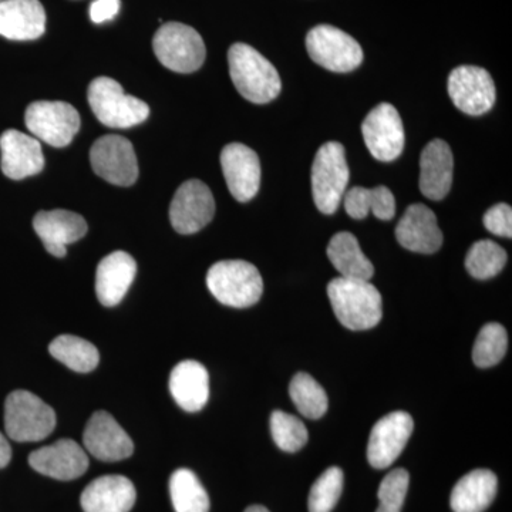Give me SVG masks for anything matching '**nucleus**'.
Segmentation results:
<instances>
[{
  "mask_svg": "<svg viewBox=\"0 0 512 512\" xmlns=\"http://www.w3.org/2000/svg\"><path fill=\"white\" fill-rule=\"evenodd\" d=\"M215 215L214 195L207 184L188 180L175 192L170 207L171 225L178 234L191 235L207 227Z\"/></svg>",
  "mask_w": 512,
  "mask_h": 512,
  "instance_id": "obj_13",
  "label": "nucleus"
},
{
  "mask_svg": "<svg viewBox=\"0 0 512 512\" xmlns=\"http://www.w3.org/2000/svg\"><path fill=\"white\" fill-rule=\"evenodd\" d=\"M413 429V417L406 412H393L377 421L367 444L370 466L376 470L392 466L406 448Z\"/></svg>",
  "mask_w": 512,
  "mask_h": 512,
  "instance_id": "obj_14",
  "label": "nucleus"
},
{
  "mask_svg": "<svg viewBox=\"0 0 512 512\" xmlns=\"http://www.w3.org/2000/svg\"><path fill=\"white\" fill-rule=\"evenodd\" d=\"M29 464L43 476L72 481L86 473L89 457L76 441L63 439L33 451L29 456Z\"/></svg>",
  "mask_w": 512,
  "mask_h": 512,
  "instance_id": "obj_17",
  "label": "nucleus"
},
{
  "mask_svg": "<svg viewBox=\"0 0 512 512\" xmlns=\"http://www.w3.org/2000/svg\"><path fill=\"white\" fill-rule=\"evenodd\" d=\"M271 433L276 446L285 453H296L308 443V430L298 417L281 410L271 416Z\"/></svg>",
  "mask_w": 512,
  "mask_h": 512,
  "instance_id": "obj_34",
  "label": "nucleus"
},
{
  "mask_svg": "<svg viewBox=\"0 0 512 512\" xmlns=\"http://www.w3.org/2000/svg\"><path fill=\"white\" fill-rule=\"evenodd\" d=\"M410 476L403 468L390 471L380 483L377 497L380 505L376 512H402L407 490H409Z\"/></svg>",
  "mask_w": 512,
  "mask_h": 512,
  "instance_id": "obj_36",
  "label": "nucleus"
},
{
  "mask_svg": "<svg viewBox=\"0 0 512 512\" xmlns=\"http://www.w3.org/2000/svg\"><path fill=\"white\" fill-rule=\"evenodd\" d=\"M345 210L353 220H365L369 212L383 221L396 215V200L387 187H353L345 192Z\"/></svg>",
  "mask_w": 512,
  "mask_h": 512,
  "instance_id": "obj_28",
  "label": "nucleus"
},
{
  "mask_svg": "<svg viewBox=\"0 0 512 512\" xmlns=\"http://www.w3.org/2000/svg\"><path fill=\"white\" fill-rule=\"evenodd\" d=\"M484 227L497 237H512V210L510 205L497 204L485 212Z\"/></svg>",
  "mask_w": 512,
  "mask_h": 512,
  "instance_id": "obj_37",
  "label": "nucleus"
},
{
  "mask_svg": "<svg viewBox=\"0 0 512 512\" xmlns=\"http://www.w3.org/2000/svg\"><path fill=\"white\" fill-rule=\"evenodd\" d=\"M26 127L37 140L62 148L72 143L80 130V114L66 101H35L25 114Z\"/></svg>",
  "mask_w": 512,
  "mask_h": 512,
  "instance_id": "obj_8",
  "label": "nucleus"
},
{
  "mask_svg": "<svg viewBox=\"0 0 512 512\" xmlns=\"http://www.w3.org/2000/svg\"><path fill=\"white\" fill-rule=\"evenodd\" d=\"M221 167L232 197L239 202H248L258 194L261 185V163L252 148L241 143L224 147Z\"/></svg>",
  "mask_w": 512,
  "mask_h": 512,
  "instance_id": "obj_15",
  "label": "nucleus"
},
{
  "mask_svg": "<svg viewBox=\"0 0 512 512\" xmlns=\"http://www.w3.org/2000/svg\"><path fill=\"white\" fill-rule=\"evenodd\" d=\"M507 259V252L503 247L490 239H483L477 241L468 251L466 268L473 278L485 281L500 274L507 264Z\"/></svg>",
  "mask_w": 512,
  "mask_h": 512,
  "instance_id": "obj_32",
  "label": "nucleus"
},
{
  "mask_svg": "<svg viewBox=\"0 0 512 512\" xmlns=\"http://www.w3.org/2000/svg\"><path fill=\"white\" fill-rule=\"evenodd\" d=\"M170 495L175 512H210V497L188 468L174 471L170 478Z\"/></svg>",
  "mask_w": 512,
  "mask_h": 512,
  "instance_id": "obj_30",
  "label": "nucleus"
},
{
  "mask_svg": "<svg viewBox=\"0 0 512 512\" xmlns=\"http://www.w3.org/2000/svg\"><path fill=\"white\" fill-rule=\"evenodd\" d=\"M136 498V487L127 477L103 476L84 488L80 504L84 512H130Z\"/></svg>",
  "mask_w": 512,
  "mask_h": 512,
  "instance_id": "obj_24",
  "label": "nucleus"
},
{
  "mask_svg": "<svg viewBox=\"0 0 512 512\" xmlns=\"http://www.w3.org/2000/svg\"><path fill=\"white\" fill-rule=\"evenodd\" d=\"M448 96L468 116H483L495 104V84L483 67L458 66L448 76Z\"/></svg>",
  "mask_w": 512,
  "mask_h": 512,
  "instance_id": "obj_11",
  "label": "nucleus"
},
{
  "mask_svg": "<svg viewBox=\"0 0 512 512\" xmlns=\"http://www.w3.org/2000/svg\"><path fill=\"white\" fill-rule=\"evenodd\" d=\"M363 140L367 150L376 160L390 163L402 156L404 150V127L396 107L382 103L375 107L362 124Z\"/></svg>",
  "mask_w": 512,
  "mask_h": 512,
  "instance_id": "obj_12",
  "label": "nucleus"
},
{
  "mask_svg": "<svg viewBox=\"0 0 512 512\" xmlns=\"http://www.w3.org/2000/svg\"><path fill=\"white\" fill-rule=\"evenodd\" d=\"M46 12L39 0H0V36L36 40L45 33Z\"/></svg>",
  "mask_w": 512,
  "mask_h": 512,
  "instance_id": "obj_21",
  "label": "nucleus"
},
{
  "mask_svg": "<svg viewBox=\"0 0 512 512\" xmlns=\"http://www.w3.org/2000/svg\"><path fill=\"white\" fill-rule=\"evenodd\" d=\"M0 150L2 171L10 180L32 177L45 167V156L39 140L18 130H6L0 136Z\"/></svg>",
  "mask_w": 512,
  "mask_h": 512,
  "instance_id": "obj_20",
  "label": "nucleus"
},
{
  "mask_svg": "<svg viewBox=\"0 0 512 512\" xmlns=\"http://www.w3.org/2000/svg\"><path fill=\"white\" fill-rule=\"evenodd\" d=\"M343 471L330 467L312 485L309 494V512H330L338 504L343 491Z\"/></svg>",
  "mask_w": 512,
  "mask_h": 512,
  "instance_id": "obj_35",
  "label": "nucleus"
},
{
  "mask_svg": "<svg viewBox=\"0 0 512 512\" xmlns=\"http://www.w3.org/2000/svg\"><path fill=\"white\" fill-rule=\"evenodd\" d=\"M207 286L214 298L231 308H249L261 299L264 281L255 265L241 259L211 266Z\"/></svg>",
  "mask_w": 512,
  "mask_h": 512,
  "instance_id": "obj_3",
  "label": "nucleus"
},
{
  "mask_svg": "<svg viewBox=\"0 0 512 512\" xmlns=\"http://www.w3.org/2000/svg\"><path fill=\"white\" fill-rule=\"evenodd\" d=\"M93 171L107 183L130 187L138 178V163L133 144L127 138L107 134L94 141L90 150Z\"/></svg>",
  "mask_w": 512,
  "mask_h": 512,
  "instance_id": "obj_10",
  "label": "nucleus"
},
{
  "mask_svg": "<svg viewBox=\"0 0 512 512\" xmlns=\"http://www.w3.org/2000/svg\"><path fill=\"white\" fill-rule=\"evenodd\" d=\"M289 396L306 419L318 420L328 412V394L308 373H298L293 377Z\"/></svg>",
  "mask_w": 512,
  "mask_h": 512,
  "instance_id": "obj_31",
  "label": "nucleus"
},
{
  "mask_svg": "<svg viewBox=\"0 0 512 512\" xmlns=\"http://www.w3.org/2000/svg\"><path fill=\"white\" fill-rule=\"evenodd\" d=\"M507 349V330L500 323H488L480 330L476 343H474V363L481 369L498 365L504 359Z\"/></svg>",
  "mask_w": 512,
  "mask_h": 512,
  "instance_id": "obj_33",
  "label": "nucleus"
},
{
  "mask_svg": "<svg viewBox=\"0 0 512 512\" xmlns=\"http://www.w3.org/2000/svg\"><path fill=\"white\" fill-rule=\"evenodd\" d=\"M454 160L446 141L433 140L420 157V191L431 201H440L453 184Z\"/></svg>",
  "mask_w": 512,
  "mask_h": 512,
  "instance_id": "obj_23",
  "label": "nucleus"
},
{
  "mask_svg": "<svg viewBox=\"0 0 512 512\" xmlns=\"http://www.w3.org/2000/svg\"><path fill=\"white\" fill-rule=\"evenodd\" d=\"M120 0H96L90 8V18L94 23H103L119 15Z\"/></svg>",
  "mask_w": 512,
  "mask_h": 512,
  "instance_id": "obj_38",
  "label": "nucleus"
},
{
  "mask_svg": "<svg viewBox=\"0 0 512 512\" xmlns=\"http://www.w3.org/2000/svg\"><path fill=\"white\" fill-rule=\"evenodd\" d=\"M83 443L94 458L107 463L126 460L134 451L130 436L110 413L103 410L94 413L87 421Z\"/></svg>",
  "mask_w": 512,
  "mask_h": 512,
  "instance_id": "obj_16",
  "label": "nucleus"
},
{
  "mask_svg": "<svg viewBox=\"0 0 512 512\" xmlns=\"http://www.w3.org/2000/svg\"><path fill=\"white\" fill-rule=\"evenodd\" d=\"M50 355L77 373H90L100 362L99 350L79 336H57L49 345Z\"/></svg>",
  "mask_w": 512,
  "mask_h": 512,
  "instance_id": "obj_29",
  "label": "nucleus"
},
{
  "mask_svg": "<svg viewBox=\"0 0 512 512\" xmlns=\"http://www.w3.org/2000/svg\"><path fill=\"white\" fill-rule=\"evenodd\" d=\"M136 274V259L127 252L116 251L101 259L96 272V293L101 305L107 308L119 305Z\"/></svg>",
  "mask_w": 512,
  "mask_h": 512,
  "instance_id": "obj_22",
  "label": "nucleus"
},
{
  "mask_svg": "<svg viewBox=\"0 0 512 512\" xmlns=\"http://www.w3.org/2000/svg\"><path fill=\"white\" fill-rule=\"evenodd\" d=\"M170 392L185 412H200L210 399L208 370L195 360L178 363L171 372Z\"/></svg>",
  "mask_w": 512,
  "mask_h": 512,
  "instance_id": "obj_25",
  "label": "nucleus"
},
{
  "mask_svg": "<svg viewBox=\"0 0 512 512\" xmlns=\"http://www.w3.org/2000/svg\"><path fill=\"white\" fill-rule=\"evenodd\" d=\"M157 59L175 73H194L204 64L207 49L197 30L184 23H165L153 39Z\"/></svg>",
  "mask_w": 512,
  "mask_h": 512,
  "instance_id": "obj_7",
  "label": "nucleus"
},
{
  "mask_svg": "<svg viewBox=\"0 0 512 512\" xmlns=\"http://www.w3.org/2000/svg\"><path fill=\"white\" fill-rule=\"evenodd\" d=\"M87 99L94 116L106 127L130 128L150 116V107L143 100L124 93L121 84L111 77L94 79L87 90Z\"/></svg>",
  "mask_w": 512,
  "mask_h": 512,
  "instance_id": "obj_4",
  "label": "nucleus"
},
{
  "mask_svg": "<svg viewBox=\"0 0 512 512\" xmlns=\"http://www.w3.org/2000/svg\"><path fill=\"white\" fill-rule=\"evenodd\" d=\"M326 252L342 278L370 281L375 275V266L363 254L359 241L350 232L333 235Z\"/></svg>",
  "mask_w": 512,
  "mask_h": 512,
  "instance_id": "obj_27",
  "label": "nucleus"
},
{
  "mask_svg": "<svg viewBox=\"0 0 512 512\" xmlns=\"http://www.w3.org/2000/svg\"><path fill=\"white\" fill-rule=\"evenodd\" d=\"M33 228L42 239L46 251L56 258L66 256L67 245L87 234V222L82 215L66 210L37 212Z\"/></svg>",
  "mask_w": 512,
  "mask_h": 512,
  "instance_id": "obj_19",
  "label": "nucleus"
},
{
  "mask_svg": "<svg viewBox=\"0 0 512 512\" xmlns=\"http://www.w3.org/2000/svg\"><path fill=\"white\" fill-rule=\"evenodd\" d=\"M228 63L232 83L239 94L251 103L266 104L281 93L278 70L254 47L235 43L229 49Z\"/></svg>",
  "mask_w": 512,
  "mask_h": 512,
  "instance_id": "obj_2",
  "label": "nucleus"
},
{
  "mask_svg": "<svg viewBox=\"0 0 512 512\" xmlns=\"http://www.w3.org/2000/svg\"><path fill=\"white\" fill-rule=\"evenodd\" d=\"M345 147L336 141L323 144L312 164V197L322 214L338 211L349 184Z\"/></svg>",
  "mask_w": 512,
  "mask_h": 512,
  "instance_id": "obj_5",
  "label": "nucleus"
},
{
  "mask_svg": "<svg viewBox=\"0 0 512 512\" xmlns=\"http://www.w3.org/2000/svg\"><path fill=\"white\" fill-rule=\"evenodd\" d=\"M56 413L28 390H15L5 402V430L10 440L35 443L47 439L56 427Z\"/></svg>",
  "mask_w": 512,
  "mask_h": 512,
  "instance_id": "obj_6",
  "label": "nucleus"
},
{
  "mask_svg": "<svg viewBox=\"0 0 512 512\" xmlns=\"http://www.w3.org/2000/svg\"><path fill=\"white\" fill-rule=\"evenodd\" d=\"M306 49L316 64L335 73H348L363 62V50L348 33L319 25L306 36Z\"/></svg>",
  "mask_w": 512,
  "mask_h": 512,
  "instance_id": "obj_9",
  "label": "nucleus"
},
{
  "mask_svg": "<svg viewBox=\"0 0 512 512\" xmlns=\"http://www.w3.org/2000/svg\"><path fill=\"white\" fill-rule=\"evenodd\" d=\"M328 296L333 313L345 328L369 330L382 320V295L370 281L339 276L329 282Z\"/></svg>",
  "mask_w": 512,
  "mask_h": 512,
  "instance_id": "obj_1",
  "label": "nucleus"
},
{
  "mask_svg": "<svg viewBox=\"0 0 512 512\" xmlns=\"http://www.w3.org/2000/svg\"><path fill=\"white\" fill-rule=\"evenodd\" d=\"M244 512H271L268 508L262 507V505H251Z\"/></svg>",
  "mask_w": 512,
  "mask_h": 512,
  "instance_id": "obj_40",
  "label": "nucleus"
},
{
  "mask_svg": "<svg viewBox=\"0 0 512 512\" xmlns=\"http://www.w3.org/2000/svg\"><path fill=\"white\" fill-rule=\"evenodd\" d=\"M396 238L403 248L417 254H434L443 245V232L436 214L424 204H412L396 227Z\"/></svg>",
  "mask_w": 512,
  "mask_h": 512,
  "instance_id": "obj_18",
  "label": "nucleus"
},
{
  "mask_svg": "<svg viewBox=\"0 0 512 512\" xmlns=\"http://www.w3.org/2000/svg\"><path fill=\"white\" fill-rule=\"evenodd\" d=\"M12 460V448L5 434L0 433V468H5Z\"/></svg>",
  "mask_w": 512,
  "mask_h": 512,
  "instance_id": "obj_39",
  "label": "nucleus"
},
{
  "mask_svg": "<svg viewBox=\"0 0 512 512\" xmlns=\"http://www.w3.org/2000/svg\"><path fill=\"white\" fill-rule=\"evenodd\" d=\"M498 480L491 470L471 471L454 485L450 497L454 512H484L497 495Z\"/></svg>",
  "mask_w": 512,
  "mask_h": 512,
  "instance_id": "obj_26",
  "label": "nucleus"
}]
</instances>
